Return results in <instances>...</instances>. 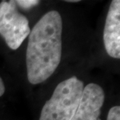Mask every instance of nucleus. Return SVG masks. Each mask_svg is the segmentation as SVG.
Instances as JSON below:
<instances>
[{
	"label": "nucleus",
	"instance_id": "obj_6",
	"mask_svg": "<svg viewBox=\"0 0 120 120\" xmlns=\"http://www.w3.org/2000/svg\"><path fill=\"white\" fill-rule=\"evenodd\" d=\"M39 1L36 0H18L16 1V3L17 6H20L21 8L24 9H29L32 7L37 6L39 3Z\"/></svg>",
	"mask_w": 120,
	"mask_h": 120
},
{
	"label": "nucleus",
	"instance_id": "obj_4",
	"mask_svg": "<svg viewBox=\"0 0 120 120\" xmlns=\"http://www.w3.org/2000/svg\"><path fill=\"white\" fill-rule=\"evenodd\" d=\"M104 101L102 88L96 83H89L83 88L80 104L71 120H98Z\"/></svg>",
	"mask_w": 120,
	"mask_h": 120
},
{
	"label": "nucleus",
	"instance_id": "obj_8",
	"mask_svg": "<svg viewBox=\"0 0 120 120\" xmlns=\"http://www.w3.org/2000/svg\"><path fill=\"white\" fill-rule=\"evenodd\" d=\"M4 93H5V85L2 79L0 77V97L3 95Z\"/></svg>",
	"mask_w": 120,
	"mask_h": 120
},
{
	"label": "nucleus",
	"instance_id": "obj_9",
	"mask_svg": "<svg viewBox=\"0 0 120 120\" xmlns=\"http://www.w3.org/2000/svg\"><path fill=\"white\" fill-rule=\"evenodd\" d=\"M67 2H80L79 0H67Z\"/></svg>",
	"mask_w": 120,
	"mask_h": 120
},
{
	"label": "nucleus",
	"instance_id": "obj_2",
	"mask_svg": "<svg viewBox=\"0 0 120 120\" xmlns=\"http://www.w3.org/2000/svg\"><path fill=\"white\" fill-rule=\"evenodd\" d=\"M83 83L76 76L63 80L42 108L39 120H71L80 104Z\"/></svg>",
	"mask_w": 120,
	"mask_h": 120
},
{
	"label": "nucleus",
	"instance_id": "obj_3",
	"mask_svg": "<svg viewBox=\"0 0 120 120\" xmlns=\"http://www.w3.org/2000/svg\"><path fill=\"white\" fill-rule=\"evenodd\" d=\"M29 21L18 10L16 1L0 2V35L12 50H16L30 34Z\"/></svg>",
	"mask_w": 120,
	"mask_h": 120
},
{
	"label": "nucleus",
	"instance_id": "obj_1",
	"mask_svg": "<svg viewBox=\"0 0 120 120\" xmlns=\"http://www.w3.org/2000/svg\"><path fill=\"white\" fill-rule=\"evenodd\" d=\"M62 20L59 12H48L29 34L26 54L27 79L31 84L43 83L61 62Z\"/></svg>",
	"mask_w": 120,
	"mask_h": 120
},
{
	"label": "nucleus",
	"instance_id": "obj_5",
	"mask_svg": "<svg viewBox=\"0 0 120 120\" xmlns=\"http://www.w3.org/2000/svg\"><path fill=\"white\" fill-rule=\"evenodd\" d=\"M104 44L108 55L120 58V1L113 0L107 14L104 29Z\"/></svg>",
	"mask_w": 120,
	"mask_h": 120
},
{
	"label": "nucleus",
	"instance_id": "obj_7",
	"mask_svg": "<svg viewBox=\"0 0 120 120\" xmlns=\"http://www.w3.org/2000/svg\"><path fill=\"white\" fill-rule=\"evenodd\" d=\"M107 120H120V107L114 106L110 109Z\"/></svg>",
	"mask_w": 120,
	"mask_h": 120
},
{
	"label": "nucleus",
	"instance_id": "obj_10",
	"mask_svg": "<svg viewBox=\"0 0 120 120\" xmlns=\"http://www.w3.org/2000/svg\"><path fill=\"white\" fill-rule=\"evenodd\" d=\"M98 120H101V119H98Z\"/></svg>",
	"mask_w": 120,
	"mask_h": 120
}]
</instances>
